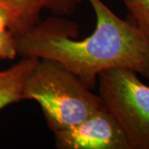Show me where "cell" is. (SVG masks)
<instances>
[{
    "instance_id": "8992f818",
    "label": "cell",
    "mask_w": 149,
    "mask_h": 149,
    "mask_svg": "<svg viewBox=\"0 0 149 149\" xmlns=\"http://www.w3.org/2000/svg\"><path fill=\"white\" fill-rule=\"evenodd\" d=\"M38 61L37 58H22L10 68L0 71V111L22 100L26 80Z\"/></svg>"
},
{
    "instance_id": "52a82bcc",
    "label": "cell",
    "mask_w": 149,
    "mask_h": 149,
    "mask_svg": "<svg viewBox=\"0 0 149 149\" xmlns=\"http://www.w3.org/2000/svg\"><path fill=\"white\" fill-rule=\"evenodd\" d=\"M136 26L149 40V0H123Z\"/></svg>"
},
{
    "instance_id": "277c9868",
    "label": "cell",
    "mask_w": 149,
    "mask_h": 149,
    "mask_svg": "<svg viewBox=\"0 0 149 149\" xmlns=\"http://www.w3.org/2000/svg\"><path fill=\"white\" fill-rule=\"evenodd\" d=\"M53 133L58 149H129L122 128L104 107L74 127Z\"/></svg>"
},
{
    "instance_id": "3957f363",
    "label": "cell",
    "mask_w": 149,
    "mask_h": 149,
    "mask_svg": "<svg viewBox=\"0 0 149 149\" xmlns=\"http://www.w3.org/2000/svg\"><path fill=\"white\" fill-rule=\"evenodd\" d=\"M104 107L116 119L129 149H149V86L127 69L102 72L97 80Z\"/></svg>"
},
{
    "instance_id": "7a4b0ae2",
    "label": "cell",
    "mask_w": 149,
    "mask_h": 149,
    "mask_svg": "<svg viewBox=\"0 0 149 149\" xmlns=\"http://www.w3.org/2000/svg\"><path fill=\"white\" fill-rule=\"evenodd\" d=\"M22 100L37 102L52 133L74 127L104 107L98 94L51 59L39 60L27 76Z\"/></svg>"
},
{
    "instance_id": "5b68a950",
    "label": "cell",
    "mask_w": 149,
    "mask_h": 149,
    "mask_svg": "<svg viewBox=\"0 0 149 149\" xmlns=\"http://www.w3.org/2000/svg\"><path fill=\"white\" fill-rule=\"evenodd\" d=\"M82 0H0V7L10 21L11 30L19 36L35 27L42 12L50 11L55 16L73 14Z\"/></svg>"
},
{
    "instance_id": "6da1fadb",
    "label": "cell",
    "mask_w": 149,
    "mask_h": 149,
    "mask_svg": "<svg viewBox=\"0 0 149 149\" xmlns=\"http://www.w3.org/2000/svg\"><path fill=\"white\" fill-rule=\"evenodd\" d=\"M95 14V30L81 40L78 25L63 17H50L17 36V56L51 59L77 75L90 89L100 73L133 70L149 79V40L136 25L123 20L102 0H88Z\"/></svg>"
},
{
    "instance_id": "ba28073f",
    "label": "cell",
    "mask_w": 149,
    "mask_h": 149,
    "mask_svg": "<svg viewBox=\"0 0 149 149\" xmlns=\"http://www.w3.org/2000/svg\"><path fill=\"white\" fill-rule=\"evenodd\" d=\"M17 56L16 36L11 29H0V61L13 60Z\"/></svg>"
}]
</instances>
